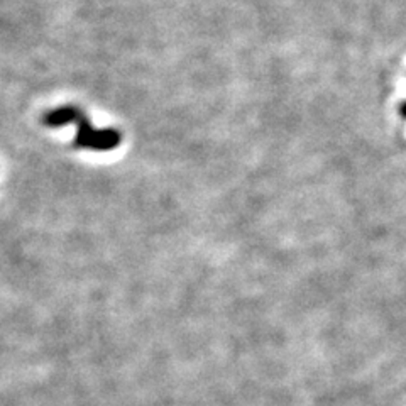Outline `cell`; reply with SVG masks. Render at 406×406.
I'll return each mask as SVG.
<instances>
[{
    "mask_svg": "<svg viewBox=\"0 0 406 406\" xmlns=\"http://www.w3.org/2000/svg\"><path fill=\"white\" fill-rule=\"evenodd\" d=\"M76 136L73 145L78 149H90V151H114L122 143V134L116 129H97L91 125L90 118L83 112L76 121Z\"/></svg>",
    "mask_w": 406,
    "mask_h": 406,
    "instance_id": "cell-1",
    "label": "cell"
},
{
    "mask_svg": "<svg viewBox=\"0 0 406 406\" xmlns=\"http://www.w3.org/2000/svg\"><path fill=\"white\" fill-rule=\"evenodd\" d=\"M82 114L83 110L78 109V107L63 105V107H58V109L48 110V112L43 116V124L46 125V127L60 129V127H64V125L76 124V121H78Z\"/></svg>",
    "mask_w": 406,
    "mask_h": 406,
    "instance_id": "cell-2",
    "label": "cell"
}]
</instances>
